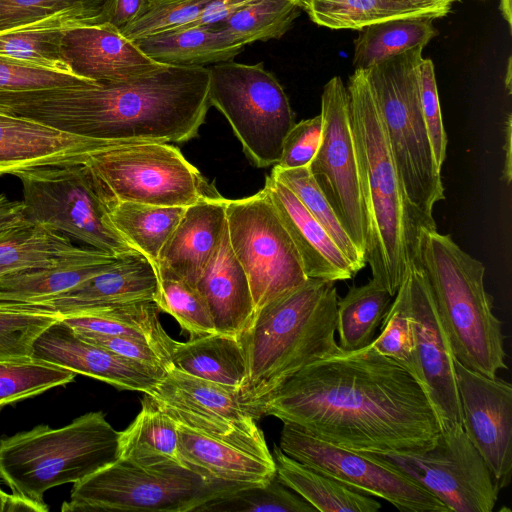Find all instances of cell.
Here are the masks:
<instances>
[{
	"label": "cell",
	"mask_w": 512,
	"mask_h": 512,
	"mask_svg": "<svg viewBox=\"0 0 512 512\" xmlns=\"http://www.w3.org/2000/svg\"><path fill=\"white\" fill-rule=\"evenodd\" d=\"M270 415L356 451H420L441 424L421 384L370 345L312 363L260 407Z\"/></svg>",
	"instance_id": "cell-1"
},
{
	"label": "cell",
	"mask_w": 512,
	"mask_h": 512,
	"mask_svg": "<svg viewBox=\"0 0 512 512\" xmlns=\"http://www.w3.org/2000/svg\"><path fill=\"white\" fill-rule=\"evenodd\" d=\"M209 85L208 67L166 64L126 81L39 92L4 109L99 140L179 143L194 138L204 123Z\"/></svg>",
	"instance_id": "cell-2"
},
{
	"label": "cell",
	"mask_w": 512,
	"mask_h": 512,
	"mask_svg": "<svg viewBox=\"0 0 512 512\" xmlns=\"http://www.w3.org/2000/svg\"><path fill=\"white\" fill-rule=\"evenodd\" d=\"M335 282L308 278L260 309L237 335L246 360L239 403L257 420L264 402L308 365L344 351L336 342Z\"/></svg>",
	"instance_id": "cell-3"
},
{
	"label": "cell",
	"mask_w": 512,
	"mask_h": 512,
	"mask_svg": "<svg viewBox=\"0 0 512 512\" xmlns=\"http://www.w3.org/2000/svg\"><path fill=\"white\" fill-rule=\"evenodd\" d=\"M347 92L369 222L366 263L372 279L394 297L414 261L420 230L436 229V223L406 196L365 70L349 77Z\"/></svg>",
	"instance_id": "cell-4"
},
{
	"label": "cell",
	"mask_w": 512,
	"mask_h": 512,
	"mask_svg": "<svg viewBox=\"0 0 512 512\" xmlns=\"http://www.w3.org/2000/svg\"><path fill=\"white\" fill-rule=\"evenodd\" d=\"M413 263L425 275L455 359L468 369L496 377L507 364L501 322L484 286L483 263L450 235L428 228L419 232Z\"/></svg>",
	"instance_id": "cell-5"
},
{
	"label": "cell",
	"mask_w": 512,
	"mask_h": 512,
	"mask_svg": "<svg viewBox=\"0 0 512 512\" xmlns=\"http://www.w3.org/2000/svg\"><path fill=\"white\" fill-rule=\"evenodd\" d=\"M120 431L101 411L61 428L40 424L0 438V477L11 494L47 512L44 493L76 483L119 459Z\"/></svg>",
	"instance_id": "cell-6"
},
{
	"label": "cell",
	"mask_w": 512,
	"mask_h": 512,
	"mask_svg": "<svg viewBox=\"0 0 512 512\" xmlns=\"http://www.w3.org/2000/svg\"><path fill=\"white\" fill-rule=\"evenodd\" d=\"M422 51L413 48L365 73L406 196L419 212L433 217L434 205L445 196L420 104Z\"/></svg>",
	"instance_id": "cell-7"
},
{
	"label": "cell",
	"mask_w": 512,
	"mask_h": 512,
	"mask_svg": "<svg viewBox=\"0 0 512 512\" xmlns=\"http://www.w3.org/2000/svg\"><path fill=\"white\" fill-rule=\"evenodd\" d=\"M249 485L211 481L184 466L147 468L123 459L74 483L62 512H195L217 497Z\"/></svg>",
	"instance_id": "cell-8"
},
{
	"label": "cell",
	"mask_w": 512,
	"mask_h": 512,
	"mask_svg": "<svg viewBox=\"0 0 512 512\" xmlns=\"http://www.w3.org/2000/svg\"><path fill=\"white\" fill-rule=\"evenodd\" d=\"M14 176L22 184L28 221L115 257L138 252L113 225L110 206L84 162L36 167Z\"/></svg>",
	"instance_id": "cell-9"
},
{
	"label": "cell",
	"mask_w": 512,
	"mask_h": 512,
	"mask_svg": "<svg viewBox=\"0 0 512 512\" xmlns=\"http://www.w3.org/2000/svg\"><path fill=\"white\" fill-rule=\"evenodd\" d=\"M84 164L110 207L115 202L188 207L221 196L179 149L163 142L109 148Z\"/></svg>",
	"instance_id": "cell-10"
},
{
	"label": "cell",
	"mask_w": 512,
	"mask_h": 512,
	"mask_svg": "<svg viewBox=\"0 0 512 512\" xmlns=\"http://www.w3.org/2000/svg\"><path fill=\"white\" fill-rule=\"evenodd\" d=\"M208 69L210 104L228 120L247 158L259 168L276 165L295 124L281 84L262 63L229 61Z\"/></svg>",
	"instance_id": "cell-11"
},
{
	"label": "cell",
	"mask_w": 512,
	"mask_h": 512,
	"mask_svg": "<svg viewBox=\"0 0 512 512\" xmlns=\"http://www.w3.org/2000/svg\"><path fill=\"white\" fill-rule=\"evenodd\" d=\"M230 245L249 281L255 311L306 277L298 252L263 188L226 202Z\"/></svg>",
	"instance_id": "cell-12"
},
{
	"label": "cell",
	"mask_w": 512,
	"mask_h": 512,
	"mask_svg": "<svg viewBox=\"0 0 512 512\" xmlns=\"http://www.w3.org/2000/svg\"><path fill=\"white\" fill-rule=\"evenodd\" d=\"M407 475L454 512H491L498 489L462 424L442 427L420 451H363Z\"/></svg>",
	"instance_id": "cell-13"
},
{
	"label": "cell",
	"mask_w": 512,
	"mask_h": 512,
	"mask_svg": "<svg viewBox=\"0 0 512 512\" xmlns=\"http://www.w3.org/2000/svg\"><path fill=\"white\" fill-rule=\"evenodd\" d=\"M320 114L323 123L321 142L308 167L345 231L365 256L369 222L350 122L347 87L339 76L325 84Z\"/></svg>",
	"instance_id": "cell-14"
},
{
	"label": "cell",
	"mask_w": 512,
	"mask_h": 512,
	"mask_svg": "<svg viewBox=\"0 0 512 512\" xmlns=\"http://www.w3.org/2000/svg\"><path fill=\"white\" fill-rule=\"evenodd\" d=\"M279 447L298 462L354 490L384 499L400 511L449 512L439 499L398 469L363 451L321 440L296 425L284 423Z\"/></svg>",
	"instance_id": "cell-15"
},
{
	"label": "cell",
	"mask_w": 512,
	"mask_h": 512,
	"mask_svg": "<svg viewBox=\"0 0 512 512\" xmlns=\"http://www.w3.org/2000/svg\"><path fill=\"white\" fill-rule=\"evenodd\" d=\"M145 394L177 424L273 459L256 419L236 392L170 367Z\"/></svg>",
	"instance_id": "cell-16"
},
{
	"label": "cell",
	"mask_w": 512,
	"mask_h": 512,
	"mask_svg": "<svg viewBox=\"0 0 512 512\" xmlns=\"http://www.w3.org/2000/svg\"><path fill=\"white\" fill-rule=\"evenodd\" d=\"M406 275L419 382L441 428L462 424L456 359L449 336L422 270L412 263Z\"/></svg>",
	"instance_id": "cell-17"
},
{
	"label": "cell",
	"mask_w": 512,
	"mask_h": 512,
	"mask_svg": "<svg viewBox=\"0 0 512 512\" xmlns=\"http://www.w3.org/2000/svg\"><path fill=\"white\" fill-rule=\"evenodd\" d=\"M462 426L485 461L498 491L512 476V386L455 360Z\"/></svg>",
	"instance_id": "cell-18"
},
{
	"label": "cell",
	"mask_w": 512,
	"mask_h": 512,
	"mask_svg": "<svg viewBox=\"0 0 512 512\" xmlns=\"http://www.w3.org/2000/svg\"><path fill=\"white\" fill-rule=\"evenodd\" d=\"M158 291L156 264L138 251L119 257L108 269L56 296L34 302H5L17 310L50 313L61 318L101 306L155 301Z\"/></svg>",
	"instance_id": "cell-19"
},
{
	"label": "cell",
	"mask_w": 512,
	"mask_h": 512,
	"mask_svg": "<svg viewBox=\"0 0 512 512\" xmlns=\"http://www.w3.org/2000/svg\"><path fill=\"white\" fill-rule=\"evenodd\" d=\"M129 144L137 143L76 135L0 108V175L85 162L95 153Z\"/></svg>",
	"instance_id": "cell-20"
},
{
	"label": "cell",
	"mask_w": 512,
	"mask_h": 512,
	"mask_svg": "<svg viewBox=\"0 0 512 512\" xmlns=\"http://www.w3.org/2000/svg\"><path fill=\"white\" fill-rule=\"evenodd\" d=\"M33 356L118 389L143 393L165 372L85 341L61 318L36 338Z\"/></svg>",
	"instance_id": "cell-21"
},
{
	"label": "cell",
	"mask_w": 512,
	"mask_h": 512,
	"mask_svg": "<svg viewBox=\"0 0 512 512\" xmlns=\"http://www.w3.org/2000/svg\"><path fill=\"white\" fill-rule=\"evenodd\" d=\"M59 52L73 73L96 83L126 81L166 65L144 54L109 22L63 32Z\"/></svg>",
	"instance_id": "cell-22"
},
{
	"label": "cell",
	"mask_w": 512,
	"mask_h": 512,
	"mask_svg": "<svg viewBox=\"0 0 512 512\" xmlns=\"http://www.w3.org/2000/svg\"><path fill=\"white\" fill-rule=\"evenodd\" d=\"M263 188L298 252L307 278L336 282L357 274L325 229L285 185L269 175Z\"/></svg>",
	"instance_id": "cell-23"
},
{
	"label": "cell",
	"mask_w": 512,
	"mask_h": 512,
	"mask_svg": "<svg viewBox=\"0 0 512 512\" xmlns=\"http://www.w3.org/2000/svg\"><path fill=\"white\" fill-rule=\"evenodd\" d=\"M226 202L219 196L203 198L186 207L161 249L156 266L167 268L194 287L225 232Z\"/></svg>",
	"instance_id": "cell-24"
},
{
	"label": "cell",
	"mask_w": 512,
	"mask_h": 512,
	"mask_svg": "<svg viewBox=\"0 0 512 512\" xmlns=\"http://www.w3.org/2000/svg\"><path fill=\"white\" fill-rule=\"evenodd\" d=\"M194 288L205 301L218 333L238 335L253 317L249 281L232 250L227 226Z\"/></svg>",
	"instance_id": "cell-25"
},
{
	"label": "cell",
	"mask_w": 512,
	"mask_h": 512,
	"mask_svg": "<svg viewBox=\"0 0 512 512\" xmlns=\"http://www.w3.org/2000/svg\"><path fill=\"white\" fill-rule=\"evenodd\" d=\"M114 258L94 248L74 246L68 236L27 219L0 230V267L8 269H47Z\"/></svg>",
	"instance_id": "cell-26"
},
{
	"label": "cell",
	"mask_w": 512,
	"mask_h": 512,
	"mask_svg": "<svg viewBox=\"0 0 512 512\" xmlns=\"http://www.w3.org/2000/svg\"><path fill=\"white\" fill-rule=\"evenodd\" d=\"M184 465L211 481L266 484L275 475L273 459L238 448L177 424Z\"/></svg>",
	"instance_id": "cell-27"
},
{
	"label": "cell",
	"mask_w": 512,
	"mask_h": 512,
	"mask_svg": "<svg viewBox=\"0 0 512 512\" xmlns=\"http://www.w3.org/2000/svg\"><path fill=\"white\" fill-rule=\"evenodd\" d=\"M134 42L152 60L180 66L233 61L246 46L220 25L175 29Z\"/></svg>",
	"instance_id": "cell-28"
},
{
	"label": "cell",
	"mask_w": 512,
	"mask_h": 512,
	"mask_svg": "<svg viewBox=\"0 0 512 512\" xmlns=\"http://www.w3.org/2000/svg\"><path fill=\"white\" fill-rule=\"evenodd\" d=\"M170 367L236 393L246 378V360L238 336L218 332L186 342L174 340Z\"/></svg>",
	"instance_id": "cell-29"
},
{
	"label": "cell",
	"mask_w": 512,
	"mask_h": 512,
	"mask_svg": "<svg viewBox=\"0 0 512 512\" xmlns=\"http://www.w3.org/2000/svg\"><path fill=\"white\" fill-rule=\"evenodd\" d=\"M154 301H138L96 307L76 315L61 317L75 332L127 336L149 343L170 368L174 343L159 320Z\"/></svg>",
	"instance_id": "cell-30"
},
{
	"label": "cell",
	"mask_w": 512,
	"mask_h": 512,
	"mask_svg": "<svg viewBox=\"0 0 512 512\" xmlns=\"http://www.w3.org/2000/svg\"><path fill=\"white\" fill-rule=\"evenodd\" d=\"M119 458L147 468L184 466L177 423L147 394L132 423L120 432Z\"/></svg>",
	"instance_id": "cell-31"
},
{
	"label": "cell",
	"mask_w": 512,
	"mask_h": 512,
	"mask_svg": "<svg viewBox=\"0 0 512 512\" xmlns=\"http://www.w3.org/2000/svg\"><path fill=\"white\" fill-rule=\"evenodd\" d=\"M272 457L278 479L317 511L377 512L381 509L376 499L298 462L279 446L274 445Z\"/></svg>",
	"instance_id": "cell-32"
},
{
	"label": "cell",
	"mask_w": 512,
	"mask_h": 512,
	"mask_svg": "<svg viewBox=\"0 0 512 512\" xmlns=\"http://www.w3.org/2000/svg\"><path fill=\"white\" fill-rule=\"evenodd\" d=\"M433 20L428 16L401 17L362 28L354 41L355 70H366L413 48H424L437 35Z\"/></svg>",
	"instance_id": "cell-33"
},
{
	"label": "cell",
	"mask_w": 512,
	"mask_h": 512,
	"mask_svg": "<svg viewBox=\"0 0 512 512\" xmlns=\"http://www.w3.org/2000/svg\"><path fill=\"white\" fill-rule=\"evenodd\" d=\"M392 296L375 280L352 286L338 299L336 332L339 347L354 352L369 346L392 302Z\"/></svg>",
	"instance_id": "cell-34"
},
{
	"label": "cell",
	"mask_w": 512,
	"mask_h": 512,
	"mask_svg": "<svg viewBox=\"0 0 512 512\" xmlns=\"http://www.w3.org/2000/svg\"><path fill=\"white\" fill-rule=\"evenodd\" d=\"M118 258L5 274L0 277V300L34 302L56 296L108 269Z\"/></svg>",
	"instance_id": "cell-35"
},
{
	"label": "cell",
	"mask_w": 512,
	"mask_h": 512,
	"mask_svg": "<svg viewBox=\"0 0 512 512\" xmlns=\"http://www.w3.org/2000/svg\"><path fill=\"white\" fill-rule=\"evenodd\" d=\"M186 207L115 202L110 219L118 232L138 251L156 263Z\"/></svg>",
	"instance_id": "cell-36"
},
{
	"label": "cell",
	"mask_w": 512,
	"mask_h": 512,
	"mask_svg": "<svg viewBox=\"0 0 512 512\" xmlns=\"http://www.w3.org/2000/svg\"><path fill=\"white\" fill-rule=\"evenodd\" d=\"M270 176L285 185L298 198L358 273L366 264L365 256L345 231L332 206L313 178L308 165L291 169H283L275 165Z\"/></svg>",
	"instance_id": "cell-37"
},
{
	"label": "cell",
	"mask_w": 512,
	"mask_h": 512,
	"mask_svg": "<svg viewBox=\"0 0 512 512\" xmlns=\"http://www.w3.org/2000/svg\"><path fill=\"white\" fill-rule=\"evenodd\" d=\"M305 11L319 26L330 29H357L394 18L437 15L408 9L387 0H307Z\"/></svg>",
	"instance_id": "cell-38"
},
{
	"label": "cell",
	"mask_w": 512,
	"mask_h": 512,
	"mask_svg": "<svg viewBox=\"0 0 512 512\" xmlns=\"http://www.w3.org/2000/svg\"><path fill=\"white\" fill-rule=\"evenodd\" d=\"M76 372L34 356L0 359V407L64 386Z\"/></svg>",
	"instance_id": "cell-39"
},
{
	"label": "cell",
	"mask_w": 512,
	"mask_h": 512,
	"mask_svg": "<svg viewBox=\"0 0 512 512\" xmlns=\"http://www.w3.org/2000/svg\"><path fill=\"white\" fill-rule=\"evenodd\" d=\"M301 10L292 0H254L220 26L245 45L279 39L290 29Z\"/></svg>",
	"instance_id": "cell-40"
},
{
	"label": "cell",
	"mask_w": 512,
	"mask_h": 512,
	"mask_svg": "<svg viewBox=\"0 0 512 512\" xmlns=\"http://www.w3.org/2000/svg\"><path fill=\"white\" fill-rule=\"evenodd\" d=\"M317 511L275 475L266 484L249 485L199 506L195 512Z\"/></svg>",
	"instance_id": "cell-41"
},
{
	"label": "cell",
	"mask_w": 512,
	"mask_h": 512,
	"mask_svg": "<svg viewBox=\"0 0 512 512\" xmlns=\"http://www.w3.org/2000/svg\"><path fill=\"white\" fill-rule=\"evenodd\" d=\"M156 267L159 291L154 302L159 310L173 316L190 339L215 333L211 314L199 292L167 268Z\"/></svg>",
	"instance_id": "cell-42"
},
{
	"label": "cell",
	"mask_w": 512,
	"mask_h": 512,
	"mask_svg": "<svg viewBox=\"0 0 512 512\" xmlns=\"http://www.w3.org/2000/svg\"><path fill=\"white\" fill-rule=\"evenodd\" d=\"M370 346L398 363L419 382L407 275L383 318L380 334Z\"/></svg>",
	"instance_id": "cell-43"
},
{
	"label": "cell",
	"mask_w": 512,
	"mask_h": 512,
	"mask_svg": "<svg viewBox=\"0 0 512 512\" xmlns=\"http://www.w3.org/2000/svg\"><path fill=\"white\" fill-rule=\"evenodd\" d=\"M92 82L74 73L31 68L0 59V108L39 92ZM96 83V82H95Z\"/></svg>",
	"instance_id": "cell-44"
},
{
	"label": "cell",
	"mask_w": 512,
	"mask_h": 512,
	"mask_svg": "<svg viewBox=\"0 0 512 512\" xmlns=\"http://www.w3.org/2000/svg\"><path fill=\"white\" fill-rule=\"evenodd\" d=\"M210 0H149L140 14L120 31L135 41L181 28L196 19Z\"/></svg>",
	"instance_id": "cell-45"
},
{
	"label": "cell",
	"mask_w": 512,
	"mask_h": 512,
	"mask_svg": "<svg viewBox=\"0 0 512 512\" xmlns=\"http://www.w3.org/2000/svg\"><path fill=\"white\" fill-rule=\"evenodd\" d=\"M60 317L0 303V359L33 356L36 338Z\"/></svg>",
	"instance_id": "cell-46"
},
{
	"label": "cell",
	"mask_w": 512,
	"mask_h": 512,
	"mask_svg": "<svg viewBox=\"0 0 512 512\" xmlns=\"http://www.w3.org/2000/svg\"><path fill=\"white\" fill-rule=\"evenodd\" d=\"M112 0H0V31L72 9L110 12Z\"/></svg>",
	"instance_id": "cell-47"
},
{
	"label": "cell",
	"mask_w": 512,
	"mask_h": 512,
	"mask_svg": "<svg viewBox=\"0 0 512 512\" xmlns=\"http://www.w3.org/2000/svg\"><path fill=\"white\" fill-rule=\"evenodd\" d=\"M420 104L428 130L434 159L441 170L446 159L448 138L443 125L434 64L422 58L418 68Z\"/></svg>",
	"instance_id": "cell-48"
},
{
	"label": "cell",
	"mask_w": 512,
	"mask_h": 512,
	"mask_svg": "<svg viewBox=\"0 0 512 512\" xmlns=\"http://www.w3.org/2000/svg\"><path fill=\"white\" fill-rule=\"evenodd\" d=\"M322 127L321 114L295 123L283 141L281 157L276 165L283 169L309 165L319 148Z\"/></svg>",
	"instance_id": "cell-49"
},
{
	"label": "cell",
	"mask_w": 512,
	"mask_h": 512,
	"mask_svg": "<svg viewBox=\"0 0 512 512\" xmlns=\"http://www.w3.org/2000/svg\"><path fill=\"white\" fill-rule=\"evenodd\" d=\"M77 334L85 341L98 345L120 356L164 371L169 368L168 364L156 349L145 341L127 336L103 335L91 332Z\"/></svg>",
	"instance_id": "cell-50"
},
{
	"label": "cell",
	"mask_w": 512,
	"mask_h": 512,
	"mask_svg": "<svg viewBox=\"0 0 512 512\" xmlns=\"http://www.w3.org/2000/svg\"><path fill=\"white\" fill-rule=\"evenodd\" d=\"M253 1L254 0H210L196 19L181 28L221 25L236 11Z\"/></svg>",
	"instance_id": "cell-51"
},
{
	"label": "cell",
	"mask_w": 512,
	"mask_h": 512,
	"mask_svg": "<svg viewBox=\"0 0 512 512\" xmlns=\"http://www.w3.org/2000/svg\"><path fill=\"white\" fill-rule=\"evenodd\" d=\"M149 0H112L108 22L121 30L133 21Z\"/></svg>",
	"instance_id": "cell-52"
},
{
	"label": "cell",
	"mask_w": 512,
	"mask_h": 512,
	"mask_svg": "<svg viewBox=\"0 0 512 512\" xmlns=\"http://www.w3.org/2000/svg\"><path fill=\"white\" fill-rule=\"evenodd\" d=\"M398 6L433 13L439 18L450 12L452 4L458 0H387Z\"/></svg>",
	"instance_id": "cell-53"
},
{
	"label": "cell",
	"mask_w": 512,
	"mask_h": 512,
	"mask_svg": "<svg viewBox=\"0 0 512 512\" xmlns=\"http://www.w3.org/2000/svg\"><path fill=\"white\" fill-rule=\"evenodd\" d=\"M25 220L23 205L0 195V230Z\"/></svg>",
	"instance_id": "cell-54"
},
{
	"label": "cell",
	"mask_w": 512,
	"mask_h": 512,
	"mask_svg": "<svg viewBox=\"0 0 512 512\" xmlns=\"http://www.w3.org/2000/svg\"><path fill=\"white\" fill-rule=\"evenodd\" d=\"M504 135L505 136H504L503 150L505 152V158H504V168L502 171V180L506 184L509 185L511 183V178H512V159H511L512 115H511V113H509L507 115Z\"/></svg>",
	"instance_id": "cell-55"
},
{
	"label": "cell",
	"mask_w": 512,
	"mask_h": 512,
	"mask_svg": "<svg viewBox=\"0 0 512 512\" xmlns=\"http://www.w3.org/2000/svg\"><path fill=\"white\" fill-rule=\"evenodd\" d=\"M500 10L508 24L511 25V0H500Z\"/></svg>",
	"instance_id": "cell-56"
},
{
	"label": "cell",
	"mask_w": 512,
	"mask_h": 512,
	"mask_svg": "<svg viewBox=\"0 0 512 512\" xmlns=\"http://www.w3.org/2000/svg\"><path fill=\"white\" fill-rule=\"evenodd\" d=\"M11 494H7L0 488V512H8Z\"/></svg>",
	"instance_id": "cell-57"
},
{
	"label": "cell",
	"mask_w": 512,
	"mask_h": 512,
	"mask_svg": "<svg viewBox=\"0 0 512 512\" xmlns=\"http://www.w3.org/2000/svg\"><path fill=\"white\" fill-rule=\"evenodd\" d=\"M505 84H506V89L508 91V94H511V63H510V59H509V63H508Z\"/></svg>",
	"instance_id": "cell-58"
},
{
	"label": "cell",
	"mask_w": 512,
	"mask_h": 512,
	"mask_svg": "<svg viewBox=\"0 0 512 512\" xmlns=\"http://www.w3.org/2000/svg\"><path fill=\"white\" fill-rule=\"evenodd\" d=\"M14 271H18V270H13V269H8V268L0 267V277H2L5 274L14 272Z\"/></svg>",
	"instance_id": "cell-59"
}]
</instances>
